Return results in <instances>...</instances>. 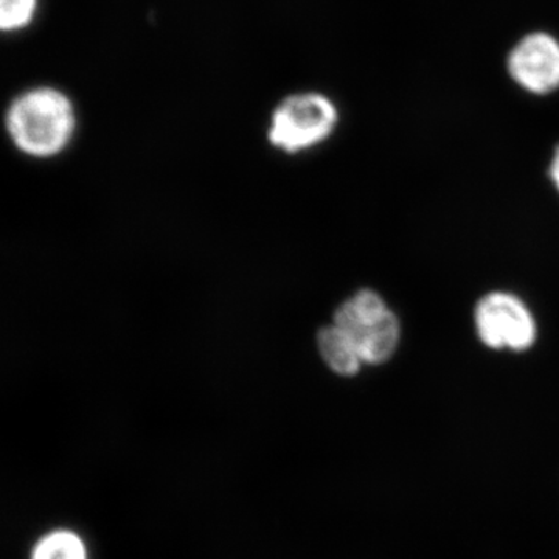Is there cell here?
I'll list each match as a JSON object with an SVG mask.
<instances>
[{
	"label": "cell",
	"instance_id": "cell-6",
	"mask_svg": "<svg viewBox=\"0 0 559 559\" xmlns=\"http://www.w3.org/2000/svg\"><path fill=\"white\" fill-rule=\"evenodd\" d=\"M318 347L326 366L341 377H353L364 366L355 342L334 323L320 330Z\"/></svg>",
	"mask_w": 559,
	"mask_h": 559
},
{
	"label": "cell",
	"instance_id": "cell-4",
	"mask_svg": "<svg viewBox=\"0 0 559 559\" xmlns=\"http://www.w3.org/2000/svg\"><path fill=\"white\" fill-rule=\"evenodd\" d=\"M477 334L495 349L522 352L535 344L536 323L524 301L507 293L485 296L476 308Z\"/></svg>",
	"mask_w": 559,
	"mask_h": 559
},
{
	"label": "cell",
	"instance_id": "cell-9",
	"mask_svg": "<svg viewBox=\"0 0 559 559\" xmlns=\"http://www.w3.org/2000/svg\"><path fill=\"white\" fill-rule=\"evenodd\" d=\"M550 176L551 180H554L555 187H557L559 191V148L557 150V153H555L554 160H551Z\"/></svg>",
	"mask_w": 559,
	"mask_h": 559
},
{
	"label": "cell",
	"instance_id": "cell-8",
	"mask_svg": "<svg viewBox=\"0 0 559 559\" xmlns=\"http://www.w3.org/2000/svg\"><path fill=\"white\" fill-rule=\"evenodd\" d=\"M40 0H0V35H16L38 20Z\"/></svg>",
	"mask_w": 559,
	"mask_h": 559
},
{
	"label": "cell",
	"instance_id": "cell-2",
	"mask_svg": "<svg viewBox=\"0 0 559 559\" xmlns=\"http://www.w3.org/2000/svg\"><path fill=\"white\" fill-rule=\"evenodd\" d=\"M340 124V109L329 95L299 91L286 95L271 114L267 140L283 153L297 154L322 145Z\"/></svg>",
	"mask_w": 559,
	"mask_h": 559
},
{
	"label": "cell",
	"instance_id": "cell-3",
	"mask_svg": "<svg viewBox=\"0 0 559 559\" xmlns=\"http://www.w3.org/2000/svg\"><path fill=\"white\" fill-rule=\"evenodd\" d=\"M334 325L352 337L364 364L385 362L399 348V318L374 290H359L345 300L334 314Z\"/></svg>",
	"mask_w": 559,
	"mask_h": 559
},
{
	"label": "cell",
	"instance_id": "cell-7",
	"mask_svg": "<svg viewBox=\"0 0 559 559\" xmlns=\"http://www.w3.org/2000/svg\"><path fill=\"white\" fill-rule=\"evenodd\" d=\"M32 559H87V550L79 535L58 530L36 544Z\"/></svg>",
	"mask_w": 559,
	"mask_h": 559
},
{
	"label": "cell",
	"instance_id": "cell-5",
	"mask_svg": "<svg viewBox=\"0 0 559 559\" xmlns=\"http://www.w3.org/2000/svg\"><path fill=\"white\" fill-rule=\"evenodd\" d=\"M507 68L514 83L535 95L559 90V40L547 32H533L511 49Z\"/></svg>",
	"mask_w": 559,
	"mask_h": 559
},
{
	"label": "cell",
	"instance_id": "cell-1",
	"mask_svg": "<svg viewBox=\"0 0 559 559\" xmlns=\"http://www.w3.org/2000/svg\"><path fill=\"white\" fill-rule=\"evenodd\" d=\"M5 130L22 154L50 159L68 148L79 117L72 98L60 87L33 86L22 91L5 110Z\"/></svg>",
	"mask_w": 559,
	"mask_h": 559
}]
</instances>
